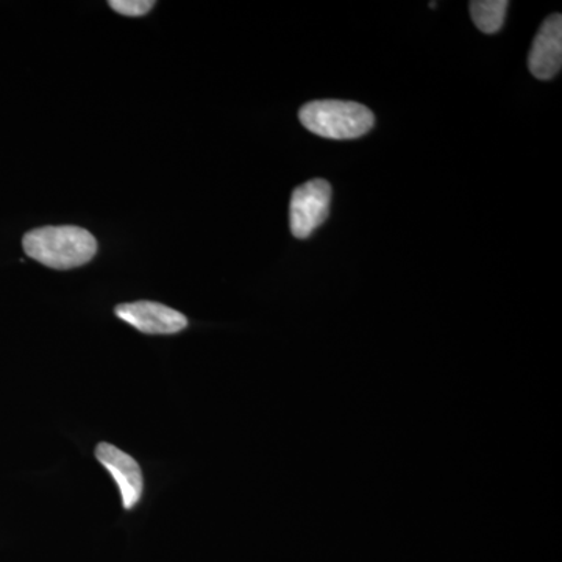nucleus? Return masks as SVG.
Returning a JSON list of instances; mask_svg holds the SVG:
<instances>
[{"instance_id": "obj_3", "label": "nucleus", "mask_w": 562, "mask_h": 562, "mask_svg": "<svg viewBox=\"0 0 562 562\" xmlns=\"http://www.w3.org/2000/svg\"><path fill=\"white\" fill-rule=\"evenodd\" d=\"M331 187L327 180L306 181L291 195L290 225L292 235L306 239L327 221L330 213Z\"/></svg>"}, {"instance_id": "obj_6", "label": "nucleus", "mask_w": 562, "mask_h": 562, "mask_svg": "<svg viewBox=\"0 0 562 562\" xmlns=\"http://www.w3.org/2000/svg\"><path fill=\"white\" fill-rule=\"evenodd\" d=\"M528 66L539 80H550L562 66V16L560 13L547 18L532 43Z\"/></svg>"}, {"instance_id": "obj_8", "label": "nucleus", "mask_w": 562, "mask_h": 562, "mask_svg": "<svg viewBox=\"0 0 562 562\" xmlns=\"http://www.w3.org/2000/svg\"><path fill=\"white\" fill-rule=\"evenodd\" d=\"M109 5L124 16L139 18L149 13L155 7V2L151 0H110Z\"/></svg>"}, {"instance_id": "obj_2", "label": "nucleus", "mask_w": 562, "mask_h": 562, "mask_svg": "<svg viewBox=\"0 0 562 562\" xmlns=\"http://www.w3.org/2000/svg\"><path fill=\"white\" fill-rule=\"evenodd\" d=\"M306 131L328 139H355L372 131L375 116L368 106L347 101H316L299 111Z\"/></svg>"}, {"instance_id": "obj_4", "label": "nucleus", "mask_w": 562, "mask_h": 562, "mask_svg": "<svg viewBox=\"0 0 562 562\" xmlns=\"http://www.w3.org/2000/svg\"><path fill=\"white\" fill-rule=\"evenodd\" d=\"M114 313L121 321L146 335H176L188 327L184 314L157 302L122 303L114 308Z\"/></svg>"}, {"instance_id": "obj_1", "label": "nucleus", "mask_w": 562, "mask_h": 562, "mask_svg": "<svg viewBox=\"0 0 562 562\" xmlns=\"http://www.w3.org/2000/svg\"><path fill=\"white\" fill-rule=\"evenodd\" d=\"M22 247L32 260L57 271H68L90 262L98 251V241L85 228L63 225L25 233Z\"/></svg>"}, {"instance_id": "obj_5", "label": "nucleus", "mask_w": 562, "mask_h": 562, "mask_svg": "<svg viewBox=\"0 0 562 562\" xmlns=\"http://www.w3.org/2000/svg\"><path fill=\"white\" fill-rule=\"evenodd\" d=\"M95 458L113 476L121 491L122 505L133 509L143 497L144 479L138 462L131 454L122 452L116 446L101 442L95 449Z\"/></svg>"}, {"instance_id": "obj_7", "label": "nucleus", "mask_w": 562, "mask_h": 562, "mask_svg": "<svg viewBox=\"0 0 562 562\" xmlns=\"http://www.w3.org/2000/svg\"><path fill=\"white\" fill-rule=\"evenodd\" d=\"M508 0H473L471 2L472 20L479 31L494 35L505 24Z\"/></svg>"}]
</instances>
